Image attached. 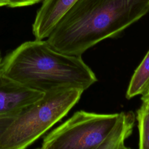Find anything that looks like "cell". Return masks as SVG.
Here are the masks:
<instances>
[{"instance_id":"6da1fadb","label":"cell","mask_w":149,"mask_h":149,"mask_svg":"<svg viewBox=\"0 0 149 149\" xmlns=\"http://www.w3.org/2000/svg\"><path fill=\"white\" fill-rule=\"evenodd\" d=\"M149 12V0H78L46 41L64 54L81 56L107 38L118 36Z\"/></svg>"},{"instance_id":"7a4b0ae2","label":"cell","mask_w":149,"mask_h":149,"mask_svg":"<svg viewBox=\"0 0 149 149\" xmlns=\"http://www.w3.org/2000/svg\"><path fill=\"white\" fill-rule=\"evenodd\" d=\"M0 75L45 93L66 87L84 91L97 81L81 56L62 54L46 40L36 39L21 44L2 59Z\"/></svg>"},{"instance_id":"3957f363","label":"cell","mask_w":149,"mask_h":149,"mask_svg":"<svg viewBox=\"0 0 149 149\" xmlns=\"http://www.w3.org/2000/svg\"><path fill=\"white\" fill-rule=\"evenodd\" d=\"M84 90L60 88L18 113L0 136V149L26 148L61 120L80 100Z\"/></svg>"},{"instance_id":"277c9868","label":"cell","mask_w":149,"mask_h":149,"mask_svg":"<svg viewBox=\"0 0 149 149\" xmlns=\"http://www.w3.org/2000/svg\"><path fill=\"white\" fill-rule=\"evenodd\" d=\"M119 113L101 114L78 111L44 138L42 149H99Z\"/></svg>"},{"instance_id":"5b68a950","label":"cell","mask_w":149,"mask_h":149,"mask_svg":"<svg viewBox=\"0 0 149 149\" xmlns=\"http://www.w3.org/2000/svg\"><path fill=\"white\" fill-rule=\"evenodd\" d=\"M44 94L45 92L0 75V115L16 116Z\"/></svg>"},{"instance_id":"8992f818","label":"cell","mask_w":149,"mask_h":149,"mask_svg":"<svg viewBox=\"0 0 149 149\" xmlns=\"http://www.w3.org/2000/svg\"><path fill=\"white\" fill-rule=\"evenodd\" d=\"M78 0H42L37 10L32 32L36 40L47 38L63 16Z\"/></svg>"},{"instance_id":"52a82bcc","label":"cell","mask_w":149,"mask_h":149,"mask_svg":"<svg viewBox=\"0 0 149 149\" xmlns=\"http://www.w3.org/2000/svg\"><path fill=\"white\" fill-rule=\"evenodd\" d=\"M133 112H121L116 122L102 141L99 149H126L125 140L131 135L135 123Z\"/></svg>"},{"instance_id":"ba28073f","label":"cell","mask_w":149,"mask_h":149,"mask_svg":"<svg viewBox=\"0 0 149 149\" xmlns=\"http://www.w3.org/2000/svg\"><path fill=\"white\" fill-rule=\"evenodd\" d=\"M149 86V50L135 70L128 86L126 97L130 99L141 95Z\"/></svg>"},{"instance_id":"9c48e42d","label":"cell","mask_w":149,"mask_h":149,"mask_svg":"<svg viewBox=\"0 0 149 149\" xmlns=\"http://www.w3.org/2000/svg\"><path fill=\"white\" fill-rule=\"evenodd\" d=\"M136 118L139 132V147L140 149H149V101H143L137 111Z\"/></svg>"},{"instance_id":"30bf717a","label":"cell","mask_w":149,"mask_h":149,"mask_svg":"<svg viewBox=\"0 0 149 149\" xmlns=\"http://www.w3.org/2000/svg\"><path fill=\"white\" fill-rule=\"evenodd\" d=\"M42 0H10L8 6L10 8H17L27 6L36 4Z\"/></svg>"},{"instance_id":"8fae6325","label":"cell","mask_w":149,"mask_h":149,"mask_svg":"<svg viewBox=\"0 0 149 149\" xmlns=\"http://www.w3.org/2000/svg\"><path fill=\"white\" fill-rule=\"evenodd\" d=\"M16 116L0 115V136L10 125Z\"/></svg>"},{"instance_id":"7c38bea8","label":"cell","mask_w":149,"mask_h":149,"mask_svg":"<svg viewBox=\"0 0 149 149\" xmlns=\"http://www.w3.org/2000/svg\"><path fill=\"white\" fill-rule=\"evenodd\" d=\"M141 100L142 101H149V86L146 89V90L141 94Z\"/></svg>"},{"instance_id":"4fadbf2b","label":"cell","mask_w":149,"mask_h":149,"mask_svg":"<svg viewBox=\"0 0 149 149\" xmlns=\"http://www.w3.org/2000/svg\"><path fill=\"white\" fill-rule=\"evenodd\" d=\"M10 0H0V7L4 6H9Z\"/></svg>"},{"instance_id":"5bb4252c","label":"cell","mask_w":149,"mask_h":149,"mask_svg":"<svg viewBox=\"0 0 149 149\" xmlns=\"http://www.w3.org/2000/svg\"><path fill=\"white\" fill-rule=\"evenodd\" d=\"M2 58L1 53V51H0V62H1V61H2Z\"/></svg>"}]
</instances>
